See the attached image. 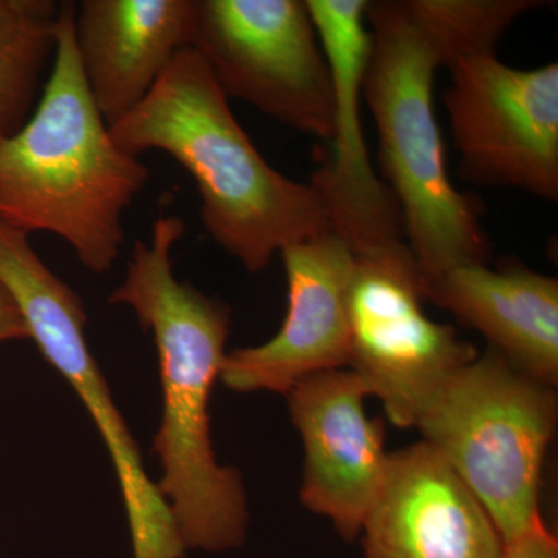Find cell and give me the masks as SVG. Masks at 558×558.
Instances as JSON below:
<instances>
[{
	"mask_svg": "<svg viewBox=\"0 0 558 558\" xmlns=\"http://www.w3.org/2000/svg\"><path fill=\"white\" fill-rule=\"evenodd\" d=\"M447 69L444 101L462 178L557 202V62L515 69L495 51H470Z\"/></svg>",
	"mask_w": 558,
	"mask_h": 558,
	"instance_id": "cell-9",
	"label": "cell"
},
{
	"mask_svg": "<svg viewBox=\"0 0 558 558\" xmlns=\"http://www.w3.org/2000/svg\"><path fill=\"white\" fill-rule=\"evenodd\" d=\"M499 558H558L556 535L538 521L523 535L505 543Z\"/></svg>",
	"mask_w": 558,
	"mask_h": 558,
	"instance_id": "cell-17",
	"label": "cell"
},
{
	"mask_svg": "<svg viewBox=\"0 0 558 558\" xmlns=\"http://www.w3.org/2000/svg\"><path fill=\"white\" fill-rule=\"evenodd\" d=\"M556 424L554 388L487 348L451 374L414 427L508 543L543 520L539 484Z\"/></svg>",
	"mask_w": 558,
	"mask_h": 558,
	"instance_id": "cell-5",
	"label": "cell"
},
{
	"mask_svg": "<svg viewBox=\"0 0 558 558\" xmlns=\"http://www.w3.org/2000/svg\"><path fill=\"white\" fill-rule=\"evenodd\" d=\"M286 398L304 449L301 502L347 542L357 539L389 458L384 421L365 410L368 388L351 369H333L299 381Z\"/></svg>",
	"mask_w": 558,
	"mask_h": 558,
	"instance_id": "cell-12",
	"label": "cell"
},
{
	"mask_svg": "<svg viewBox=\"0 0 558 558\" xmlns=\"http://www.w3.org/2000/svg\"><path fill=\"white\" fill-rule=\"evenodd\" d=\"M196 0H83L73 40L84 83L108 126L148 97L180 50L191 47Z\"/></svg>",
	"mask_w": 558,
	"mask_h": 558,
	"instance_id": "cell-14",
	"label": "cell"
},
{
	"mask_svg": "<svg viewBox=\"0 0 558 558\" xmlns=\"http://www.w3.org/2000/svg\"><path fill=\"white\" fill-rule=\"evenodd\" d=\"M0 284L20 307L31 340L69 381L100 432L126 510L132 556L185 558L189 550L156 483L146 473L137 442L87 344L83 301L39 258L27 233L3 222H0Z\"/></svg>",
	"mask_w": 558,
	"mask_h": 558,
	"instance_id": "cell-6",
	"label": "cell"
},
{
	"mask_svg": "<svg viewBox=\"0 0 558 558\" xmlns=\"http://www.w3.org/2000/svg\"><path fill=\"white\" fill-rule=\"evenodd\" d=\"M360 537L365 558H499L505 546L478 498L424 440L389 453Z\"/></svg>",
	"mask_w": 558,
	"mask_h": 558,
	"instance_id": "cell-13",
	"label": "cell"
},
{
	"mask_svg": "<svg viewBox=\"0 0 558 558\" xmlns=\"http://www.w3.org/2000/svg\"><path fill=\"white\" fill-rule=\"evenodd\" d=\"M27 339L31 340V336L20 307L14 303L9 290L0 284V343Z\"/></svg>",
	"mask_w": 558,
	"mask_h": 558,
	"instance_id": "cell-18",
	"label": "cell"
},
{
	"mask_svg": "<svg viewBox=\"0 0 558 558\" xmlns=\"http://www.w3.org/2000/svg\"><path fill=\"white\" fill-rule=\"evenodd\" d=\"M191 49L229 100L329 143L332 75L306 0H196Z\"/></svg>",
	"mask_w": 558,
	"mask_h": 558,
	"instance_id": "cell-7",
	"label": "cell"
},
{
	"mask_svg": "<svg viewBox=\"0 0 558 558\" xmlns=\"http://www.w3.org/2000/svg\"><path fill=\"white\" fill-rule=\"evenodd\" d=\"M75 3L62 2L57 50L27 123L0 142V222L68 242L80 263L106 274L124 242L123 215L149 171L113 142L84 83Z\"/></svg>",
	"mask_w": 558,
	"mask_h": 558,
	"instance_id": "cell-4",
	"label": "cell"
},
{
	"mask_svg": "<svg viewBox=\"0 0 558 558\" xmlns=\"http://www.w3.org/2000/svg\"><path fill=\"white\" fill-rule=\"evenodd\" d=\"M185 233L174 215L156 219L149 242L135 241L110 304L128 306L159 354L161 421L153 440L161 476L156 487L186 550L241 548L250 512L240 470L220 464L213 447L209 398L220 379L230 310L172 270V247Z\"/></svg>",
	"mask_w": 558,
	"mask_h": 558,
	"instance_id": "cell-2",
	"label": "cell"
},
{
	"mask_svg": "<svg viewBox=\"0 0 558 558\" xmlns=\"http://www.w3.org/2000/svg\"><path fill=\"white\" fill-rule=\"evenodd\" d=\"M109 131L124 153L163 150L189 171L205 230L250 274L267 269L293 242L332 231L311 183L267 163L191 47L175 54L148 97Z\"/></svg>",
	"mask_w": 558,
	"mask_h": 558,
	"instance_id": "cell-3",
	"label": "cell"
},
{
	"mask_svg": "<svg viewBox=\"0 0 558 558\" xmlns=\"http://www.w3.org/2000/svg\"><path fill=\"white\" fill-rule=\"evenodd\" d=\"M425 301L478 330L521 373L558 384V281L523 266L470 264L424 279Z\"/></svg>",
	"mask_w": 558,
	"mask_h": 558,
	"instance_id": "cell-15",
	"label": "cell"
},
{
	"mask_svg": "<svg viewBox=\"0 0 558 558\" xmlns=\"http://www.w3.org/2000/svg\"><path fill=\"white\" fill-rule=\"evenodd\" d=\"M60 9L53 0H0V142L21 131L38 105Z\"/></svg>",
	"mask_w": 558,
	"mask_h": 558,
	"instance_id": "cell-16",
	"label": "cell"
},
{
	"mask_svg": "<svg viewBox=\"0 0 558 558\" xmlns=\"http://www.w3.org/2000/svg\"><path fill=\"white\" fill-rule=\"evenodd\" d=\"M354 256L348 368L396 427H414L438 389L478 352L425 314L424 277L407 242Z\"/></svg>",
	"mask_w": 558,
	"mask_h": 558,
	"instance_id": "cell-8",
	"label": "cell"
},
{
	"mask_svg": "<svg viewBox=\"0 0 558 558\" xmlns=\"http://www.w3.org/2000/svg\"><path fill=\"white\" fill-rule=\"evenodd\" d=\"M333 84L329 159L311 186L328 215L330 230L354 255L407 242L398 202L371 165L360 102L369 50L368 0H306Z\"/></svg>",
	"mask_w": 558,
	"mask_h": 558,
	"instance_id": "cell-10",
	"label": "cell"
},
{
	"mask_svg": "<svg viewBox=\"0 0 558 558\" xmlns=\"http://www.w3.org/2000/svg\"><path fill=\"white\" fill-rule=\"evenodd\" d=\"M288 312L277 336L227 352L220 381L234 392L284 395L299 381L349 365L348 299L355 256L332 231L279 252Z\"/></svg>",
	"mask_w": 558,
	"mask_h": 558,
	"instance_id": "cell-11",
	"label": "cell"
},
{
	"mask_svg": "<svg viewBox=\"0 0 558 558\" xmlns=\"http://www.w3.org/2000/svg\"><path fill=\"white\" fill-rule=\"evenodd\" d=\"M538 7V0H368L363 100L403 238L425 279L490 258L478 209L447 171L433 100L436 72L459 54L495 51L510 25Z\"/></svg>",
	"mask_w": 558,
	"mask_h": 558,
	"instance_id": "cell-1",
	"label": "cell"
}]
</instances>
